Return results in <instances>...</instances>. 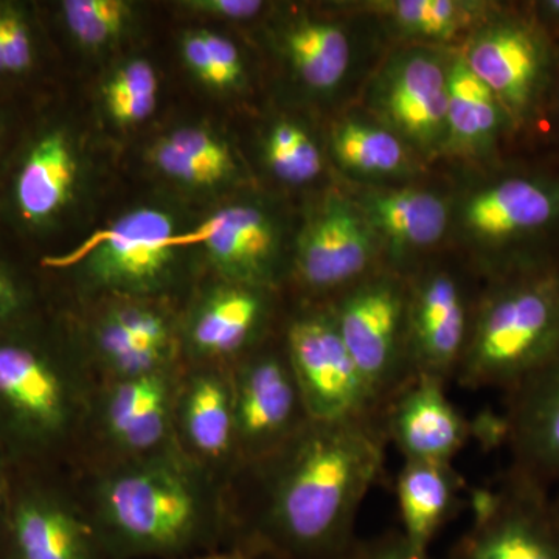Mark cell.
<instances>
[{"label": "cell", "instance_id": "6da1fadb", "mask_svg": "<svg viewBox=\"0 0 559 559\" xmlns=\"http://www.w3.org/2000/svg\"><path fill=\"white\" fill-rule=\"evenodd\" d=\"M389 443L382 415L312 419L227 487L229 547L253 559H337L358 538Z\"/></svg>", "mask_w": 559, "mask_h": 559}, {"label": "cell", "instance_id": "7a4b0ae2", "mask_svg": "<svg viewBox=\"0 0 559 559\" xmlns=\"http://www.w3.org/2000/svg\"><path fill=\"white\" fill-rule=\"evenodd\" d=\"M108 559H182L229 547L227 489L176 450L70 471Z\"/></svg>", "mask_w": 559, "mask_h": 559}, {"label": "cell", "instance_id": "3957f363", "mask_svg": "<svg viewBox=\"0 0 559 559\" xmlns=\"http://www.w3.org/2000/svg\"><path fill=\"white\" fill-rule=\"evenodd\" d=\"M98 384L75 329L46 311L0 331V457L9 468H75Z\"/></svg>", "mask_w": 559, "mask_h": 559}, {"label": "cell", "instance_id": "277c9868", "mask_svg": "<svg viewBox=\"0 0 559 559\" xmlns=\"http://www.w3.org/2000/svg\"><path fill=\"white\" fill-rule=\"evenodd\" d=\"M487 282L454 381L506 392L559 352V257Z\"/></svg>", "mask_w": 559, "mask_h": 559}, {"label": "cell", "instance_id": "5b68a950", "mask_svg": "<svg viewBox=\"0 0 559 559\" xmlns=\"http://www.w3.org/2000/svg\"><path fill=\"white\" fill-rule=\"evenodd\" d=\"M487 278L559 257V154L511 162L460 205Z\"/></svg>", "mask_w": 559, "mask_h": 559}, {"label": "cell", "instance_id": "8992f818", "mask_svg": "<svg viewBox=\"0 0 559 559\" xmlns=\"http://www.w3.org/2000/svg\"><path fill=\"white\" fill-rule=\"evenodd\" d=\"M460 57L498 98L518 142L535 146L559 64V46L525 3L500 5L465 39Z\"/></svg>", "mask_w": 559, "mask_h": 559}, {"label": "cell", "instance_id": "52a82bcc", "mask_svg": "<svg viewBox=\"0 0 559 559\" xmlns=\"http://www.w3.org/2000/svg\"><path fill=\"white\" fill-rule=\"evenodd\" d=\"M183 370L186 364L100 382L83 450L73 469L176 450L175 406Z\"/></svg>", "mask_w": 559, "mask_h": 559}, {"label": "cell", "instance_id": "ba28073f", "mask_svg": "<svg viewBox=\"0 0 559 559\" xmlns=\"http://www.w3.org/2000/svg\"><path fill=\"white\" fill-rule=\"evenodd\" d=\"M0 559H108L69 471L10 469Z\"/></svg>", "mask_w": 559, "mask_h": 559}, {"label": "cell", "instance_id": "9c48e42d", "mask_svg": "<svg viewBox=\"0 0 559 559\" xmlns=\"http://www.w3.org/2000/svg\"><path fill=\"white\" fill-rule=\"evenodd\" d=\"M342 340L384 409L412 380L407 353V275L378 270L329 301Z\"/></svg>", "mask_w": 559, "mask_h": 559}, {"label": "cell", "instance_id": "30bf717a", "mask_svg": "<svg viewBox=\"0 0 559 559\" xmlns=\"http://www.w3.org/2000/svg\"><path fill=\"white\" fill-rule=\"evenodd\" d=\"M175 219L159 209L132 210L91 242L80 286L94 299H165L178 277Z\"/></svg>", "mask_w": 559, "mask_h": 559}, {"label": "cell", "instance_id": "8fae6325", "mask_svg": "<svg viewBox=\"0 0 559 559\" xmlns=\"http://www.w3.org/2000/svg\"><path fill=\"white\" fill-rule=\"evenodd\" d=\"M282 336L312 419L341 421L382 415L329 304L308 305L290 316Z\"/></svg>", "mask_w": 559, "mask_h": 559}, {"label": "cell", "instance_id": "7c38bea8", "mask_svg": "<svg viewBox=\"0 0 559 559\" xmlns=\"http://www.w3.org/2000/svg\"><path fill=\"white\" fill-rule=\"evenodd\" d=\"M473 521L448 559H559V516L550 489L510 468L474 495Z\"/></svg>", "mask_w": 559, "mask_h": 559}, {"label": "cell", "instance_id": "4fadbf2b", "mask_svg": "<svg viewBox=\"0 0 559 559\" xmlns=\"http://www.w3.org/2000/svg\"><path fill=\"white\" fill-rule=\"evenodd\" d=\"M75 329L98 381L123 380L182 366L180 318L164 299L105 297Z\"/></svg>", "mask_w": 559, "mask_h": 559}, {"label": "cell", "instance_id": "5bb4252c", "mask_svg": "<svg viewBox=\"0 0 559 559\" xmlns=\"http://www.w3.org/2000/svg\"><path fill=\"white\" fill-rule=\"evenodd\" d=\"M229 369L242 469L270 457L312 418L290 367L283 336L264 342Z\"/></svg>", "mask_w": 559, "mask_h": 559}, {"label": "cell", "instance_id": "9a60e30c", "mask_svg": "<svg viewBox=\"0 0 559 559\" xmlns=\"http://www.w3.org/2000/svg\"><path fill=\"white\" fill-rule=\"evenodd\" d=\"M450 58L425 46L395 51L370 84L374 119L426 157L447 151Z\"/></svg>", "mask_w": 559, "mask_h": 559}, {"label": "cell", "instance_id": "2e32d148", "mask_svg": "<svg viewBox=\"0 0 559 559\" xmlns=\"http://www.w3.org/2000/svg\"><path fill=\"white\" fill-rule=\"evenodd\" d=\"M382 246L358 202L330 194L312 210L297 240L294 282L319 304L378 271Z\"/></svg>", "mask_w": 559, "mask_h": 559}, {"label": "cell", "instance_id": "e0dca14e", "mask_svg": "<svg viewBox=\"0 0 559 559\" xmlns=\"http://www.w3.org/2000/svg\"><path fill=\"white\" fill-rule=\"evenodd\" d=\"M277 290L221 280L180 318L186 366L231 367L271 340Z\"/></svg>", "mask_w": 559, "mask_h": 559}, {"label": "cell", "instance_id": "ac0fdd59", "mask_svg": "<svg viewBox=\"0 0 559 559\" xmlns=\"http://www.w3.org/2000/svg\"><path fill=\"white\" fill-rule=\"evenodd\" d=\"M476 300L471 301L462 277L447 267L407 275L412 378H432L444 384L455 380L468 345Z\"/></svg>", "mask_w": 559, "mask_h": 559}, {"label": "cell", "instance_id": "d6986e66", "mask_svg": "<svg viewBox=\"0 0 559 559\" xmlns=\"http://www.w3.org/2000/svg\"><path fill=\"white\" fill-rule=\"evenodd\" d=\"M175 440L191 463L229 487L240 471L229 367L186 366L176 396Z\"/></svg>", "mask_w": 559, "mask_h": 559}, {"label": "cell", "instance_id": "ffe728a7", "mask_svg": "<svg viewBox=\"0 0 559 559\" xmlns=\"http://www.w3.org/2000/svg\"><path fill=\"white\" fill-rule=\"evenodd\" d=\"M7 180L5 207L22 231L40 235L57 226L75 198L80 156L61 127L43 128L17 153Z\"/></svg>", "mask_w": 559, "mask_h": 559}, {"label": "cell", "instance_id": "44dd1931", "mask_svg": "<svg viewBox=\"0 0 559 559\" xmlns=\"http://www.w3.org/2000/svg\"><path fill=\"white\" fill-rule=\"evenodd\" d=\"M510 469L540 487L559 485V352L506 390Z\"/></svg>", "mask_w": 559, "mask_h": 559}, {"label": "cell", "instance_id": "7402d4cb", "mask_svg": "<svg viewBox=\"0 0 559 559\" xmlns=\"http://www.w3.org/2000/svg\"><path fill=\"white\" fill-rule=\"evenodd\" d=\"M221 280L278 290L283 282L282 231L267 210L235 204L219 210L197 231Z\"/></svg>", "mask_w": 559, "mask_h": 559}, {"label": "cell", "instance_id": "603a6c76", "mask_svg": "<svg viewBox=\"0 0 559 559\" xmlns=\"http://www.w3.org/2000/svg\"><path fill=\"white\" fill-rule=\"evenodd\" d=\"M444 382L415 377L382 409L385 433L404 462H447L469 440L468 419L447 395Z\"/></svg>", "mask_w": 559, "mask_h": 559}, {"label": "cell", "instance_id": "cb8c5ba5", "mask_svg": "<svg viewBox=\"0 0 559 559\" xmlns=\"http://www.w3.org/2000/svg\"><path fill=\"white\" fill-rule=\"evenodd\" d=\"M378 240L393 260V271L412 255L436 248L450 227V202L437 191L385 187L364 191L358 201Z\"/></svg>", "mask_w": 559, "mask_h": 559}, {"label": "cell", "instance_id": "d4e9b609", "mask_svg": "<svg viewBox=\"0 0 559 559\" xmlns=\"http://www.w3.org/2000/svg\"><path fill=\"white\" fill-rule=\"evenodd\" d=\"M509 116L460 53L450 58L448 140L444 153L476 160L496 159L500 151L516 145Z\"/></svg>", "mask_w": 559, "mask_h": 559}, {"label": "cell", "instance_id": "484cf974", "mask_svg": "<svg viewBox=\"0 0 559 559\" xmlns=\"http://www.w3.org/2000/svg\"><path fill=\"white\" fill-rule=\"evenodd\" d=\"M465 481L447 462H404L396 479L401 533L412 547L428 551L460 506Z\"/></svg>", "mask_w": 559, "mask_h": 559}, {"label": "cell", "instance_id": "4316f807", "mask_svg": "<svg viewBox=\"0 0 559 559\" xmlns=\"http://www.w3.org/2000/svg\"><path fill=\"white\" fill-rule=\"evenodd\" d=\"M499 5L479 0H380L360 7L378 14L403 38L439 44L462 35L468 38Z\"/></svg>", "mask_w": 559, "mask_h": 559}, {"label": "cell", "instance_id": "83f0119b", "mask_svg": "<svg viewBox=\"0 0 559 559\" xmlns=\"http://www.w3.org/2000/svg\"><path fill=\"white\" fill-rule=\"evenodd\" d=\"M282 47L294 75L316 94L336 91L352 66V40L337 22H294L283 33Z\"/></svg>", "mask_w": 559, "mask_h": 559}, {"label": "cell", "instance_id": "f1b7e54d", "mask_svg": "<svg viewBox=\"0 0 559 559\" xmlns=\"http://www.w3.org/2000/svg\"><path fill=\"white\" fill-rule=\"evenodd\" d=\"M330 150L337 165L360 179H395L415 171L411 148L373 119L345 117L331 130Z\"/></svg>", "mask_w": 559, "mask_h": 559}, {"label": "cell", "instance_id": "f546056e", "mask_svg": "<svg viewBox=\"0 0 559 559\" xmlns=\"http://www.w3.org/2000/svg\"><path fill=\"white\" fill-rule=\"evenodd\" d=\"M264 160L275 178L304 186L323 171V157L310 132L293 120H278L264 139Z\"/></svg>", "mask_w": 559, "mask_h": 559}, {"label": "cell", "instance_id": "4dcf8cb0", "mask_svg": "<svg viewBox=\"0 0 559 559\" xmlns=\"http://www.w3.org/2000/svg\"><path fill=\"white\" fill-rule=\"evenodd\" d=\"M159 79L148 61L120 66L103 86V103L109 119L119 127H134L156 109Z\"/></svg>", "mask_w": 559, "mask_h": 559}, {"label": "cell", "instance_id": "1f68e13d", "mask_svg": "<svg viewBox=\"0 0 559 559\" xmlns=\"http://www.w3.org/2000/svg\"><path fill=\"white\" fill-rule=\"evenodd\" d=\"M62 17L72 38L86 49H102L130 28L131 3L123 0H64Z\"/></svg>", "mask_w": 559, "mask_h": 559}, {"label": "cell", "instance_id": "d6a6232c", "mask_svg": "<svg viewBox=\"0 0 559 559\" xmlns=\"http://www.w3.org/2000/svg\"><path fill=\"white\" fill-rule=\"evenodd\" d=\"M44 312L38 286L20 264L0 252V331Z\"/></svg>", "mask_w": 559, "mask_h": 559}, {"label": "cell", "instance_id": "836d02e7", "mask_svg": "<svg viewBox=\"0 0 559 559\" xmlns=\"http://www.w3.org/2000/svg\"><path fill=\"white\" fill-rule=\"evenodd\" d=\"M2 40L5 79L31 73L36 61V39L31 16L21 3L2 2Z\"/></svg>", "mask_w": 559, "mask_h": 559}, {"label": "cell", "instance_id": "e575fe53", "mask_svg": "<svg viewBox=\"0 0 559 559\" xmlns=\"http://www.w3.org/2000/svg\"><path fill=\"white\" fill-rule=\"evenodd\" d=\"M150 160L167 178L178 180L183 186L207 189V187L221 186L231 179L229 175L218 168L187 156L165 138L154 143L150 151Z\"/></svg>", "mask_w": 559, "mask_h": 559}, {"label": "cell", "instance_id": "d590c367", "mask_svg": "<svg viewBox=\"0 0 559 559\" xmlns=\"http://www.w3.org/2000/svg\"><path fill=\"white\" fill-rule=\"evenodd\" d=\"M165 139L187 156L212 165L229 175L230 178H234L237 173V162H235L229 145L213 132L202 130V128H182V130H176L165 135Z\"/></svg>", "mask_w": 559, "mask_h": 559}, {"label": "cell", "instance_id": "8d00e7d4", "mask_svg": "<svg viewBox=\"0 0 559 559\" xmlns=\"http://www.w3.org/2000/svg\"><path fill=\"white\" fill-rule=\"evenodd\" d=\"M337 559H432V557L428 551H419L412 547L401 530H390L373 538H356Z\"/></svg>", "mask_w": 559, "mask_h": 559}, {"label": "cell", "instance_id": "74e56055", "mask_svg": "<svg viewBox=\"0 0 559 559\" xmlns=\"http://www.w3.org/2000/svg\"><path fill=\"white\" fill-rule=\"evenodd\" d=\"M207 43L213 66L218 75L219 91H234L245 83V64H242L240 50L230 39L216 33L202 31Z\"/></svg>", "mask_w": 559, "mask_h": 559}, {"label": "cell", "instance_id": "f35d334b", "mask_svg": "<svg viewBox=\"0 0 559 559\" xmlns=\"http://www.w3.org/2000/svg\"><path fill=\"white\" fill-rule=\"evenodd\" d=\"M180 51H182L183 61L191 73L202 83L219 91L218 75H216L212 55H210L202 31L187 33L180 43Z\"/></svg>", "mask_w": 559, "mask_h": 559}, {"label": "cell", "instance_id": "ab89813d", "mask_svg": "<svg viewBox=\"0 0 559 559\" xmlns=\"http://www.w3.org/2000/svg\"><path fill=\"white\" fill-rule=\"evenodd\" d=\"M183 9L227 21H249L263 10L260 0H189Z\"/></svg>", "mask_w": 559, "mask_h": 559}, {"label": "cell", "instance_id": "60d3db41", "mask_svg": "<svg viewBox=\"0 0 559 559\" xmlns=\"http://www.w3.org/2000/svg\"><path fill=\"white\" fill-rule=\"evenodd\" d=\"M535 143L543 151L559 154V64Z\"/></svg>", "mask_w": 559, "mask_h": 559}, {"label": "cell", "instance_id": "b9f144b4", "mask_svg": "<svg viewBox=\"0 0 559 559\" xmlns=\"http://www.w3.org/2000/svg\"><path fill=\"white\" fill-rule=\"evenodd\" d=\"M533 20L538 22L544 32L559 46V0H535L525 3Z\"/></svg>", "mask_w": 559, "mask_h": 559}, {"label": "cell", "instance_id": "7bdbcfd3", "mask_svg": "<svg viewBox=\"0 0 559 559\" xmlns=\"http://www.w3.org/2000/svg\"><path fill=\"white\" fill-rule=\"evenodd\" d=\"M182 559H253L249 555L242 554L237 549H221L215 551H207V554L194 555V557Z\"/></svg>", "mask_w": 559, "mask_h": 559}, {"label": "cell", "instance_id": "ee69618b", "mask_svg": "<svg viewBox=\"0 0 559 559\" xmlns=\"http://www.w3.org/2000/svg\"><path fill=\"white\" fill-rule=\"evenodd\" d=\"M10 488V468L2 457H0V518L5 509L7 496Z\"/></svg>", "mask_w": 559, "mask_h": 559}, {"label": "cell", "instance_id": "f6af8a7d", "mask_svg": "<svg viewBox=\"0 0 559 559\" xmlns=\"http://www.w3.org/2000/svg\"><path fill=\"white\" fill-rule=\"evenodd\" d=\"M9 116L0 109V156H2L3 146H5L7 138H9Z\"/></svg>", "mask_w": 559, "mask_h": 559}, {"label": "cell", "instance_id": "bcb514c9", "mask_svg": "<svg viewBox=\"0 0 559 559\" xmlns=\"http://www.w3.org/2000/svg\"><path fill=\"white\" fill-rule=\"evenodd\" d=\"M551 499H554L555 510H557V513H558V516H559V485H558V492H557V495H551Z\"/></svg>", "mask_w": 559, "mask_h": 559}]
</instances>
